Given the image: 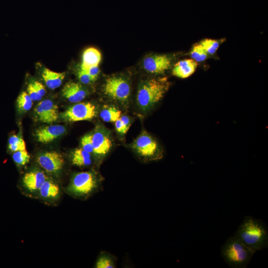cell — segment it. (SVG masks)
I'll list each match as a JSON object with an SVG mask.
<instances>
[{"instance_id": "obj_1", "label": "cell", "mask_w": 268, "mask_h": 268, "mask_svg": "<svg viewBox=\"0 0 268 268\" xmlns=\"http://www.w3.org/2000/svg\"><path fill=\"white\" fill-rule=\"evenodd\" d=\"M234 236L255 253L268 245L267 225L262 220L251 216L244 217Z\"/></svg>"}, {"instance_id": "obj_2", "label": "cell", "mask_w": 268, "mask_h": 268, "mask_svg": "<svg viewBox=\"0 0 268 268\" xmlns=\"http://www.w3.org/2000/svg\"><path fill=\"white\" fill-rule=\"evenodd\" d=\"M166 77L153 78L142 81L139 86L136 101L142 111H147L159 101L169 89Z\"/></svg>"}, {"instance_id": "obj_3", "label": "cell", "mask_w": 268, "mask_h": 268, "mask_svg": "<svg viewBox=\"0 0 268 268\" xmlns=\"http://www.w3.org/2000/svg\"><path fill=\"white\" fill-rule=\"evenodd\" d=\"M221 256L229 267L245 268L255 253L234 236L229 237L222 246Z\"/></svg>"}, {"instance_id": "obj_4", "label": "cell", "mask_w": 268, "mask_h": 268, "mask_svg": "<svg viewBox=\"0 0 268 268\" xmlns=\"http://www.w3.org/2000/svg\"><path fill=\"white\" fill-rule=\"evenodd\" d=\"M102 180L94 171L78 172L73 176L67 191L74 197L86 198L100 190Z\"/></svg>"}, {"instance_id": "obj_5", "label": "cell", "mask_w": 268, "mask_h": 268, "mask_svg": "<svg viewBox=\"0 0 268 268\" xmlns=\"http://www.w3.org/2000/svg\"><path fill=\"white\" fill-rule=\"evenodd\" d=\"M103 92L111 99L123 103L127 101L130 97L131 86L124 77L113 76L106 79Z\"/></svg>"}, {"instance_id": "obj_6", "label": "cell", "mask_w": 268, "mask_h": 268, "mask_svg": "<svg viewBox=\"0 0 268 268\" xmlns=\"http://www.w3.org/2000/svg\"><path fill=\"white\" fill-rule=\"evenodd\" d=\"M133 148L138 155L145 160H156L162 156L157 142L145 132L134 140Z\"/></svg>"}, {"instance_id": "obj_7", "label": "cell", "mask_w": 268, "mask_h": 268, "mask_svg": "<svg viewBox=\"0 0 268 268\" xmlns=\"http://www.w3.org/2000/svg\"><path fill=\"white\" fill-rule=\"evenodd\" d=\"M96 113V107L91 103H78L69 107L61 116L65 121L73 122L91 120Z\"/></svg>"}, {"instance_id": "obj_8", "label": "cell", "mask_w": 268, "mask_h": 268, "mask_svg": "<svg viewBox=\"0 0 268 268\" xmlns=\"http://www.w3.org/2000/svg\"><path fill=\"white\" fill-rule=\"evenodd\" d=\"M171 64V59L166 55H152L143 60L142 66L145 71L151 73L161 74L168 70Z\"/></svg>"}, {"instance_id": "obj_9", "label": "cell", "mask_w": 268, "mask_h": 268, "mask_svg": "<svg viewBox=\"0 0 268 268\" xmlns=\"http://www.w3.org/2000/svg\"><path fill=\"white\" fill-rule=\"evenodd\" d=\"M37 160L41 167L50 173L59 171L65 164L62 155L55 151L42 153L37 157Z\"/></svg>"}, {"instance_id": "obj_10", "label": "cell", "mask_w": 268, "mask_h": 268, "mask_svg": "<svg viewBox=\"0 0 268 268\" xmlns=\"http://www.w3.org/2000/svg\"><path fill=\"white\" fill-rule=\"evenodd\" d=\"M38 120L45 123L51 124L59 117L58 107L49 99L39 102L35 109Z\"/></svg>"}, {"instance_id": "obj_11", "label": "cell", "mask_w": 268, "mask_h": 268, "mask_svg": "<svg viewBox=\"0 0 268 268\" xmlns=\"http://www.w3.org/2000/svg\"><path fill=\"white\" fill-rule=\"evenodd\" d=\"M92 136L93 152L97 156L102 158L110 151L112 143L109 136L104 132L96 131Z\"/></svg>"}, {"instance_id": "obj_12", "label": "cell", "mask_w": 268, "mask_h": 268, "mask_svg": "<svg viewBox=\"0 0 268 268\" xmlns=\"http://www.w3.org/2000/svg\"><path fill=\"white\" fill-rule=\"evenodd\" d=\"M65 132L66 129L62 125H51L37 129L35 136L38 141L43 143H48L63 135Z\"/></svg>"}, {"instance_id": "obj_13", "label": "cell", "mask_w": 268, "mask_h": 268, "mask_svg": "<svg viewBox=\"0 0 268 268\" xmlns=\"http://www.w3.org/2000/svg\"><path fill=\"white\" fill-rule=\"evenodd\" d=\"M62 94L69 102L78 103L85 98L87 92L80 84L69 81L64 85Z\"/></svg>"}, {"instance_id": "obj_14", "label": "cell", "mask_w": 268, "mask_h": 268, "mask_svg": "<svg viewBox=\"0 0 268 268\" xmlns=\"http://www.w3.org/2000/svg\"><path fill=\"white\" fill-rule=\"evenodd\" d=\"M197 66V62L194 60H182L174 65L172 69V74L179 78H187L195 71Z\"/></svg>"}, {"instance_id": "obj_15", "label": "cell", "mask_w": 268, "mask_h": 268, "mask_svg": "<svg viewBox=\"0 0 268 268\" xmlns=\"http://www.w3.org/2000/svg\"><path fill=\"white\" fill-rule=\"evenodd\" d=\"M46 180V176L40 171H32L25 174L23 183L26 188L31 191L39 190L42 184Z\"/></svg>"}, {"instance_id": "obj_16", "label": "cell", "mask_w": 268, "mask_h": 268, "mask_svg": "<svg viewBox=\"0 0 268 268\" xmlns=\"http://www.w3.org/2000/svg\"><path fill=\"white\" fill-rule=\"evenodd\" d=\"M101 60V53L97 49L93 47L88 48L83 53L80 67L86 69L93 66H99Z\"/></svg>"}, {"instance_id": "obj_17", "label": "cell", "mask_w": 268, "mask_h": 268, "mask_svg": "<svg viewBox=\"0 0 268 268\" xmlns=\"http://www.w3.org/2000/svg\"><path fill=\"white\" fill-rule=\"evenodd\" d=\"M65 72H57L45 68L42 72V78L47 86L51 89L59 87L65 78Z\"/></svg>"}, {"instance_id": "obj_18", "label": "cell", "mask_w": 268, "mask_h": 268, "mask_svg": "<svg viewBox=\"0 0 268 268\" xmlns=\"http://www.w3.org/2000/svg\"><path fill=\"white\" fill-rule=\"evenodd\" d=\"M71 162L79 167L89 166L92 162L91 153L82 148L76 149L71 154Z\"/></svg>"}, {"instance_id": "obj_19", "label": "cell", "mask_w": 268, "mask_h": 268, "mask_svg": "<svg viewBox=\"0 0 268 268\" xmlns=\"http://www.w3.org/2000/svg\"><path fill=\"white\" fill-rule=\"evenodd\" d=\"M117 258L113 254L106 252H101L95 264L96 268H115Z\"/></svg>"}, {"instance_id": "obj_20", "label": "cell", "mask_w": 268, "mask_h": 268, "mask_svg": "<svg viewBox=\"0 0 268 268\" xmlns=\"http://www.w3.org/2000/svg\"><path fill=\"white\" fill-rule=\"evenodd\" d=\"M40 196L43 198H53L59 194V186L55 183L46 180L39 189Z\"/></svg>"}, {"instance_id": "obj_21", "label": "cell", "mask_w": 268, "mask_h": 268, "mask_svg": "<svg viewBox=\"0 0 268 268\" xmlns=\"http://www.w3.org/2000/svg\"><path fill=\"white\" fill-rule=\"evenodd\" d=\"M101 119L106 122H115L121 116V111L115 107L103 109L100 113Z\"/></svg>"}, {"instance_id": "obj_22", "label": "cell", "mask_w": 268, "mask_h": 268, "mask_svg": "<svg viewBox=\"0 0 268 268\" xmlns=\"http://www.w3.org/2000/svg\"><path fill=\"white\" fill-rule=\"evenodd\" d=\"M16 104L19 111L26 112L32 108L33 100L27 92L23 91L18 96Z\"/></svg>"}, {"instance_id": "obj_23", "label": "cell", "mask_w": 268, "mask_h": 268, "mask_svg": "<svg viewBox=\"0 0 268 268\" xmlns=\"http://www.w3.org/2000/svg\"><path fill=\"white\" fill-rule=\"evenodd\" d=\"M8 149L12 152L26 149L24 140L20 136L14 134L10 136L8 141Z\"/></svg>"}, {"instance_id": "obj_24", "label": "cell", "mask_w": 268, "mask_h": 268, "mask_svg": "<svg viewBox=\"0 0 268 268\" xmlns=\"http://www.w3.org/2000/svg\"><path fill=\"white\" fill-rule=\"evenodd\" d=\"M207 54H213L219 47V42L215 40L205 39L201 41L200 43Z\"/></svg>"}, {"instance_id": "obj_25", "label": "cell", "mask_w": 268, "mask_h": 268, "mask_svg": "<svg viewBox=\"0 0 268 268\" xmlns=\"http://www.w3.org/2000/svg\"><path fill=\"white\" fill-rule=\"evenodd\" d=\"M192 58L196 62L204 61L207 54L200 44L195 46L191 53Z\"/></svg>"}, {"instance_id": "obj_26", "label": "cell", "mask_w": 268, "mask_h": 268, "mask_svg": "<svg viewBox=\"0 0 268 268\" xmlns=\"http://www.w3.org/2000/svg\"><path fill=\"white\" fill-rule=\"evenodd\" d=\"M30 156L26 149L14 152L12 155L14 161L18 165H24L28 163Z\"/></svg>"}, {"instance_id": "obj_27", "label": "cell", "mask_w": 268, "mask_h": 268, "mask_svg": "<svg viewBox=\"0 0 268 268\" xmlns=\"http://www.w3.org/2000/svg\"><path fill=\"white\" fill-rule=\"evenodd\" d=\"M82 148L90 153L93 152L92 134H88L83 136L81 140Z\"/></svg>"}, {"instance_id": "obj_28", "label": "cell", "mask_w": 268, "mask_h": 268, "mask_svg": "<svg viewBox=\"0 0 268 268\" xmlns=\"http://www.w3.org/2000/svg\"><path fill=\"white\" fill-rule=\"evenodd\" d=\"M77 75L79 81L84 84H88L95 81L86 70L80 67L78 71Z\"/></svg>"}, {"instance_id": "obj_29", "label": "cell", "mask_w": 268, "mask_h": 268, "mask_svg": "<svg viewBox=\"0 0 268 268\" xmlns=\"http://www.w3.org/2000/svg\"><path fill=\"white\" fill-rule=\"evenodd\" d=\"M27 90L28 94L33 101H39L41 99L42 97H40L38 94L33 85V82L29 83L27 86Z\"/></svg>"}, {"instance_id": "obj_30", "label": "cell", "mask_w": 268, "mask_h": 268, "mask_svg": "<svg viewBox=\"0 0 268 268\" xmlns=\"http://www.w3.org/2000/svg\"><path fill=\"white\" fill-rule=\"evenodd\" d=\"M33 85L39 95L42 98L46 93L44 86L38 81H33Z\"/></svg>"}, {"instance_id": "obj_31", "label": "cell", "mask_w": 268, "mask_h": 268, "mask_svg": "<svg viewBox=\"0 0 268 268\" xmlns=\"http://www.w3.org/2000/svg\"><path fill=\"white\" fill-rule=\"evenodd\" d=\"M115 123L116 131L119 133L123 134L127 133L128 130L126 128L123 122L120 118L118 119Z\"/></svg>"}, {"instance_id": "obj_32", "label": "cell", "mask_w": 268, "mask_h": 268, "mask_svg": "<svg viewBox=\"0 0 268 268\" xmlns=\"http://www.w3.org/2000/svg\"><path fill=\"white\" fill-rule=\"evenodd\" d=\"M86 70L88 74L95 80H96L98 75L100 73V69L99 68V66H93L86 69H84Z\"/></svg>"}, {"instance_id": "obj_33", "label": "cell", "mask_w": 268, "mask_h": 268, "mask_svg": "<svg viewBox=\"0 0 268 268\" xmlns=\"http://www.w3.org/2000/svg\"><path fill=\"white\" fill-rule=\"evenodd\" d=\"M120 118L123 122L126 128L128 130H129L131 126L130 120L129 118L127 116H123L122 117L121 116Z\"/></svg>"}]
</instances>
